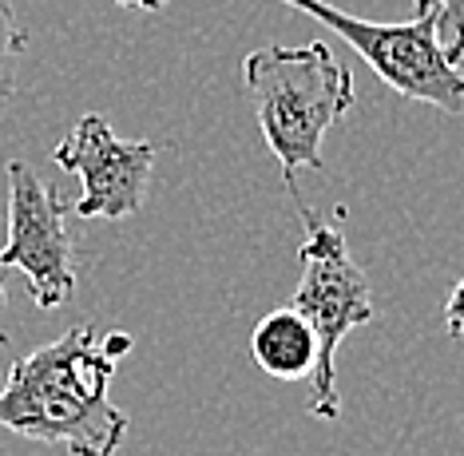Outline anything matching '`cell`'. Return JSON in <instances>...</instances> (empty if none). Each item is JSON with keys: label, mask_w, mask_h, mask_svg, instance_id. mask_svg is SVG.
Returning a JSON list of instances; mask_svg holds the SVG:
<instances>
[{"label": "cell", "mask_w": 464, "mask_h": 456, "mask_svg": "<svg viewBox=\"0 0 464 456\" xmlns=\"http://www.w3.org/2000/svg\"><path fill=\"white\" fill-rule=\"evenodd\" d=\"M115 362L103 354L100 325L80 322L64 337L13 362L0 389V425L68 456H115L128 437V412L111 401Z\"/></svg>", "instance_id": "cell-1"}, {"label": "cell", "mask_w": 464, "mask_h": 456, "mask_svg": "<svg viewBox=\"0 0 464 456\" xmlns=\"http://www.w3.org/2000/svg\"><path fill=\"white\" fill-rule=\"evenodd\" d=\"M258 131L282 163L286 190H298V171H325L322 140L353 108V72L322 40L302 48H258L242 60Z\"/></svg>", "instance_id": "cell-2"}, {"label": "cell", "mask_w": 464, "mask_h": 456, "mask_svg": "<svg viewBox=\"0 0 464 456\" xmlns=\"http://www.w3.org/2000/svg\"><path fill=\"white\" fill-rule=\"evenodd\" d=\"M294 203H298L305 227V242L298 250L302 282L290 298V310L310 325L314 342H318V365H314L310 377V412L318 421H337V412H342V401H337V349H342L345 334L373 322V302H369L365 270L353 262L342 230L330 227L322 215H314L298 190H294Z\"/></svg>", "instance_id": "cell-3"}, {"label": "cell", "mask_w": 464, "mask_h": 456, "mask_svg": "<svg viewBox=\"0 0 464 456\" xmlns=\"http://www.w3.org/2000/svg\"><path fill=\"white\" fill-rule=\"evenodd\" d=\"M278 5H294L298 13L337 32L377 72V80H385L397 95L449 115L464 112V76L460 63L449 56L445 40H440L437 8L413 5V20H405V24H373V20L350 16L325 0H278Z\"/></svg>", "instance_id": "cell-4"}, {"label": "cell", "mask_w": 464, "mask_h": 456, "mask_svg": "<svg viewBox=\"0 0 464 456\" xmlns=\"http://www.w3.org/2000/svg\"><path fill=\"white\" fill-rule=\"evenodd\" d=\"M68 207L24 159L8 163V238L0 270H20L40 310H56L76 294V242L64 227Z\"/></svg>", "instance_id": "cell-5"}, {"label": "cell", "mask_w": 464, "mask_h": 456, "mask_svg": "<svg viewBox=\"0 0 464 456\" xmlns=\"http://www.w3.org/2000/svg\"><path fill=\"white\" fill-rule=\"evenodd\" d=\"M60 171L80 175V199L72 203L80 218H131L147 203L160 143L120 140L103 115H83L52 151Z\"/></svg>", "instance_id": "cell-6"}, {"label": "cell", "mask_w": 464, "mask_h": 456, "mask_svg": "<svg viewBox=\"0 0 464 456\" xmlns=\"http://www.w3.org/2000/svg\"><path fill=\"white\" fill-rule=\"evenodd\" d=\"M250 354L262 374L278 377V381H298V377H314L318 365V342H314L310 325L302 322L290 306L270 310L250 334Z\"/></svg>", "instance_id": "cell-7"}, {"label": "cell", "mask_w": 464, "mask_h": 456, "mask_svg": "<svg viewBox=\"0 0 464 456\" xmlns=\"http://www.w3.org/2000/svg\"><path fill=\"white\" fill-rule=\"evenodd\" d=\"M24 52H28V28L20 24L13 0H0V103L13 100Z\"/></svg>", "instance_id": "cell-8"}, {"label": "cell", "mask_w": 464, "mask_h": 456, "mask_svg": "<svg viewBox=\"0 0 464 456\" xmlns=\"http://www.w3.org/2000/svg\"><path fill=\"white\" fill-rule=\"evenodd\" d=\"M413 5H429L440 13V40H445L449 56L464 60V0H413Z\"/></svg>", "instance_id": "cell-9"}, {"label": "cell", "mask_w": 464, "mask_h": 456, "mask_svg": "<svg viewBox=\"0 0 464 456\" xmlns=\"http://www.w3.org/2000/svg\"><path fill=\"white\" fill-rule=\"evenodd\" d=\"M445 325H449L452 337H464V274H460V282L452 286V294L445 302Z\"/></svg>", "instance_id": "cell-10"}, {"label": "cell", "mask_w": 464, "mask_h": 456, "mask_svg": "<svg viewBox=\"0 0 464 456\" xmlns=\"http://www.w3.org/2000/svg\"><path fill=\"white\" fill-rule=\"evenodd\" d=\"M115 5L135 8V13H160V8H167V0H115Z\"/></svg>", "instance_id": "cell-11"}, {"label": "cell", "mask_w": 464, "mask_h": 456, "mask_svg": "<svg viewBox=\"0 0 464 456\" xmlns=\"http://www.w3.org/2000/svg\"><path fill=\"white\" fill-rule=\"evenodd\" d=\"M0 306H5V270H0ZM0 342H5V345H8V337H5V334H0Z\"/></svg>", "instance_id": "cell-12"}]
</instances>
